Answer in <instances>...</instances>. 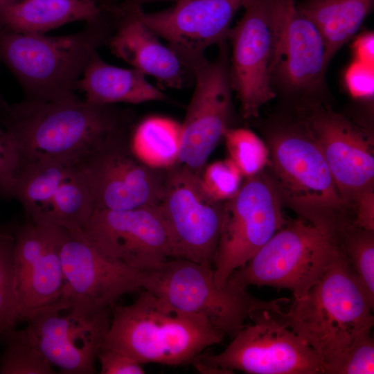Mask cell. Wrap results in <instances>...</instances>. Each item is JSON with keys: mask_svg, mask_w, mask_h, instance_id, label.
I'll return each mask as SVG.
<instances>
[{"mask_svg": "<svg viewBox=\"0 0 374 374\" xmlns=\"http://www.w3.org/2000/svg\"><path fill=\"white\" fill-rule=\"evenodd\" d=\"M5 102L2 100V98L0 97V109L4 105Z\"/></svg>", "mask_w": 374, "mask_h": 374, "instance_id": "cell-41", "label": "cell"}, {"mask_svg": "<svg viewBox=\"0 0 374 374\" xmlns=\"http://www.w3.org/2000/svg\"><path fill=\"white\" fill-rule=\"evenodd\" d=\"M269 162L279 194L314 224L339 237L352 222L324 157L305 123L275 130L269 139Z\"/></svg>", "mask_w": 374, "mask_h": 374, "instance_id": "cell-5", "label": "cell"}, {"mask_svg": "<svg viewBox=\"0 0 374 374\" xmlns=\"http://www.w3.org/2000/svg\"><path fill=\"white\" fill-rule=\"evenodd\" d=\"M373 4L374 0H305L296 6L320 33L327 66L360 28Z\"/></svg>", "mask_w": 374, "mask_h": 374, "instance_id": "cell-24", "label": "cell"}, {"mask_svg": "<svg viewBox=\"0 0 374 374\" xmlns=\"http://www.w3.org/2000/svg\"><path fill=\"white\" fill-rule=\"evenodd\" d=\"M0 123L22 162L49 158L74 164L126 127L113 105H96L75 94L5 103L0 109Z\"/></svg>", "mask_w": 374, "mask_h": 374, "instance_id": "cell-2", "label": "cell"}, {"mask_svg": "<svg viewBox=\"0 0 374 374\" xmlns=\"http://www.w3.org/2000/svg\"><path fill=\"white\" fill-rule=\"evenodd\" d=\"M156 1H165V0H130L129 1L134 4L141 5L144 3H148V2ZM171 1H177L179 0H171Z\"/></svg>", "mask_w": 374, "mask_h": 374, "instance_id": "cell-40", "label": "cell"}, {"mask_svg": "<svg viewBox=\"0 0 374 374\" xmlns=\"http://www.w3.org/2000/svg\"><path fill=\"white\" fill-rule=\"evenodd\" d=\"M18 0H0V12Z\"/></svg>", "mask_w": 374, "mask_h": 374, "instance_id": "cell-39", "label": "cell"}, {"mask_svg": "<svg viewBox=\"0 0 374 374\" xmlns=\"http://www.w3.org/2000/svg\"><path fill=\"white\" fill-rule=\"evenodd\" d=\"M223 138L229 158L236 165L243 177L259 174L268 164L269 148L251 130L229 127Z\"/></svg>", "mask_w": 374, "mask_h": 374, "instance_id": "cell-29", "label": "cell"}, {"mask_svg": "<svg viewBox=\"0 0 374 374\" xmlns=\"http://www.w3.org/2000/svg\"><path fill=\"white\" fill-rule=\"evenodd\" d=\"M64 285L56 301L81 314L111 309L121 296L143 289V272L114 261L80 231L66 230L61 247Z\"/></svg>", "mask_w": 374, "mask_h": 374, "instance_id": "cell-13", "label": "cell"}, {"mask_svg": "<svg viewBox=\"0 0 374 374\" xmlns=\"http://www.w3.org/2000/svg\"><path fill=\"white\" fill-rule=\"evenodd\" d=\"M373 307L342 254L287 311L269 312L317 353L323 374H335L350 349L371 335Z\"/></svg>", "mask_w": 374, "mask_h": 374, "instance_id": "cell-1", "label": "cell"}, {"mask_svg": "<svg viewBox=\"0 0 374 374\" xmlns=\"http://www.w3.org/2000/svg\"><path fill=\"white\" fill-rule=\"evenodd\" d=\"M95 211L93 197L75 165L73 173L59 187L38 224L81 230Z\"/></svg>", "mask_w": 374, "mask_h": 374, "instance_id": "cell-27", "label": "cell"}, {"mask_svg": "<svg viewBox=\"0 0 374 374\" xmlns=\"http://www.w3.org/2000/svg\"><path fill=\"white\" fill-rule=\"evenodd\" d=\"M0 364L1 374H53V367L28 341L21 330H12Z\"/></svg>", "mask_w": 374, "mask_h": 374, "instance_id": "cell-30", "label": "cell"}, {"mask_svg": "<svg viewBox=\"0 0 374 374\" xmlns=\"http://www.w3.org/2000/svg\"><path fill=\"white\" fill-rule=\"evenodd\" d=\"M111 309L81 314L55 303L28 318L21 330L60 373L93 374L109 327Z\"/></svg>", "mask_w": 374, "mask_h": 374, "instance_id": "cell-15", "label": "cell"}, {"mask_svg": "<svg viewBox=\"0 0 374 374\" xmlns=\"http://www.w3.org/2000/svg\"><path fill=\"white\" fill-rule=\"evenodd\" d=\"M219 46L215 60L193 68L194 91L181 124L179 163L199 175L229 127L233 90L227 48L224 42Z\"/></svg>", "mask_w": 374, "mask_h": 374, "instance_id": "cell-16", "label": "cell"}, {"mask_svg": "<svg viewBox=\"0 0 374 374\" xmlns=\"http://www.w3.org/2000/svg\"><path fill=\"white\" fill-rule=\"evenodd\" d=\"M344 80L353 98L364 100L373 98L374 66L353 60L345 71Z\"/></svg>", "mask_w": 374, "mask_h": 374, "instance_id": "cell-35", "label": "cell"}, {"mask_svg": "<svg viewBox=\"0 0 374 374\" xmlns=\"http://www.w3.org/2000/svg\"><path fill=\"white\" fill-rule=\"evenodd\" d=\"M221 353L198 355L191 364L202 373L323 374L314 350L278 322L269 311L258 310Z\"/></svg>", "mask_w": 374, "mask_h": 374, "instance_id": "cell-8", "label": "cell"}, {"mask_svg": "<svg viewBox=\"0 0 374 374\" xmlns=\"http://www.w3.org/2000/svg\"><path fill=\"white\" fill-rule=\"evenodd\" d=\"M354 60L374 66V34L369 31L357 36L352 44Z\"/></svg>", "mask_w": 374, "mask_h": 374, "instance_id": "cell-38", "label": "cell"}, {"mask_svg": "<svg viewBox=\"0 0 374 374\" xmlns=\"http://www.w3.org/2000/svg\"><path fill=\"white\" fill-rule=\"evenodd\" d=\"M281 203L272 178L262 172L245 178L237 193L224 202L213 265L215 280L220 287H224L230 275L287 223Z\"/></svg>", "mask_w": 374, "mask_h": 374, "instance_id": "cell-10", "label": "cell"}, {"mask_svg": "<svg viewBox=\"0 0 374 374\" xmlns=\"http://www.w3.org/2000/svg\"><path fill=\"white\" fill-rule=\"evenodd\" d=\"M20 154L12 139L0 126V196L12 198L16 175L21 164Z\"/></svg>", "mask_w": 374, "mask_h": 374, "instance_id": "cell-33", "label": "cell"}, {"mask_svg": "<svg viewBox=\"0 0 374 374\" xmlns=\"http://www.w3.org/2000/svg\"><path fill=\"white\" fill-rule=\"evenodd\" d=\"M87 101L100 105L164 101L167 96L139 71L112 65L96 53L76 84Z\"/></svg>", "mask_w": 374, "mask_h": 374, "instance_id": "cell-22", "label": "cell"}, {"mask_svg": "<svg viewBox=\"0 0 374 374\" xmlns=\"http://www.w3.org/2000/svg\"><path fill=\"white\" fill-rule=\"evenodd\" d=\"M93 197L95 210L123 211L158 206L167 169L152 168L132 152L127 127L75 163Z\"/></svg>", "mask_w": 374, "mask_h": 374, "instance_id": "cell-11", "label": "cell"}, {"mask_svg": "<svg viewBox=\"0 0 374 374\" xmlns=\"http://www.w3.org/2000/svg\"><path fill=\"white\" fill-rule=\"evenodd\" d=\"M143 289L175 309L205 317L231 338L253 312L276 311L289 301L285 298L262 301L246 289L229 284L220 287L213 267L181 258H170L143 272Z\"/></svg>", "mask_w": 374, "mask_h": 374, "instance_id": "cell-7", "label": "cell"}, {"mask_svg": "<svg viewBox=\"0 0 374 374\" xmlns=\"http://www.w3.org/2000/svg\"><path fill=\"white\" fill-rule=\"evenodd\" d=\"M374 373V340L369 335L357 342L347 353L335 374Z\"/></svg>", "mask_w": 374, "mask_h": 374, "instance_id": "cell-34", "label": "cell"}, {"mask_svg": "<svg viewBox=\"0 0 374 374\" xmlns=\"http://www.w3.org/2000/svg\"><path fill=\"white\" fill-rule=\"evenodd\" d=\"M327 67L326 47L318 29L294 1L285 0L271 75L274 90L315 93L323 86Z\"/></svg>", "mask_w": 374, "mask_h": 374, "instance_id": "cell-20", "label": "cell"}, {"mask_svg": "<svg viewBox=\"0 0 374 374\" xmlns=\"http://www.w3.org/2000/svg\"><path fill=\"white\" fill-rule=\"evenodd\" d=\"M126 305H114L102 346L122 351L141 364H191L224 334L205 317L179 311L142 289Z\"/></svg>", "mask_w": 374, "mask_h": 374, "instance_id": "cell-3", "label": "cell"}, {"mask_svg": "<svg viewBox=\"0 0 374 374\" xmlns=\"http://www.w3.org/2000/svg\"><path fill=\"white\" fill-rule=\"evenodd\" d=\"M80 232L109 258L141 272L173 258L170 234L159 206L95 210Z\"/></svg>", "mask_w": 374, "mask_h": 374, "instance_id": "cell-14", "label": "cell"}, {"mask_svg": "<svg viewBox=\"0 0 374 374\" xmlns=\"http://www.w3.org/2000/svg\"><path fill=\"white\" fill-rule=\"evenodd\" d=\"M140 5L128 1L118 8L117 21L106 42L111 52L163 87L181 88L193 71L140 19Z\"/></svg>", "mask_w": 374, "mask_h": 374, "instance_id": "cell-21", "label": "cell"}, {"mask_svg": "<svg viewBox=\"0 0 374 374\" xmlns=\"http://www.w3.org/2000/svg\"><path fill=\"white\" fill-rule=\"evenodd\" d=\"M109 34L101 17L66 35L1 32L0 60L27 99H58L75 94L77 82Z\"/></svg>", "mask_w": 374, "mask_h": 374, "instance_id": "cell-4", "label": "cell"}, {"mask_svg": "<svg viewBox=\"0 0 374 374\" xmlns=\"http://www.w3.org/2000/svg\"><path fill=\"white\" fill-rule=\"evenodd\" d=\"M247 1L179 0L159 12H144L140 6L138 12L142 21L193 71L208 47L228 39L233 17Z\"/></svg>", "mask_w": 374, "mask_h": 374, "instance_id": "cell-18", "label": "cell"}, {"mask_svg": "<svg viewBox=\"0 0 374 374\" xmlns=\"http://www.w3.org/2000/svg\"><path fill=\"white\" fill-rule=\"evenodd\" d=\"M285 1L248 0L243 16L229 33L230 82L246 119L257 117L276 95L271 75Z\"/></svg>", "mask_w": 374, "mask_h": 374, "instance_id": "cell-9", "label": "cell"}, {"mask_svg": "<svg viewBox=\"0 0 374 374\" xmlns=\"http://www.w3.org/2000/svg\"><path fill=\"white\" fill-rule=\"evenodd\" d=\"M75 165L49 158L21 162L12 198L21 203L28 220L39 222L60 185L73 173Z\"/></svg>", "mask_w": 374, "mask_h": 374, "instance_id": "cell-25", "label": "cell"}, {"mask_svg": "<svg viewBox=\"0 0 374 374\" xmlns=\"http://www.w3.org/2000/svg\"><path fill=\"white\" fill-rule=\"evenodd\" d=\"M97 359L101 374H142L143 365L129 355L110 348L101 346Z\"/></svg>", "mask_w": 374, "mask_h": 374, "instance_id": "cell-36", "label": "cell"}, {"mask_svg": "<svg viewBox=\"0 0 374 374\" xmlns=\"http://www.w3.org/2000/svg\"><path fill=\"white\" fill-rule=\"evenodd\" d=\"M181 126L163 116L143 119L129 136L130 148L143 163L168 169L179 163Z\"/></svg>", "mask_w": 374, "mask_h": 374, "instance_id": "cell-26", "label": "cell"}, {"mask_svg": "<svg viewBox=\"0 0 374 374\" xmlns=\"http://www.w3.org/2000/svg\"><path fill=\"white\" fill-rule=\"evenodd\" d=\"M100 17L95 0H18L0 12V33L44 34L68 23Z\"/></svg>", "mask_w": 374, "mask_h": 374, "instance_id": "cell-23", "label": "cell"}, {"mask_svg": "<svg viewBox=\"0 0 374 374\" xmlns=\"http://www.w3.org/2000/svg\"><path fill=\"white\" fill-rule=\"evenodd\" d=\"M96 1V0H95Z\"/></svg>", "mask_w": 374, "mask_h": 374, "instance_id": "cell-43", "label": "cell"}, {"mask_svg": "<svg viewBox=\"0 0 374 374\" xmlns=\"http://www.w3.org/2000/svg\"><path fill=\"white\" fill-rule=\"evenodd\" d=\"M340 253L337 237L300 217L276 232L230 275L226 284L241 289L251 285L287 289L294 299L301 298Z\"/></svg>", "mask_w": 374, "mask_h": 374, "instance_id": "cell-6", "label": "cell"}, {"mask_svg": "<svg viewBox=\"0 0 374 374\" xmlns=\"http://www.w3.org/2000/svg\"><path fill=\"white\" fill-rule=\"evenodd\" d=\"M355 217L353 224L360 229L374 231V193L373 187L359 193L355 198Z\"/></svg>", "mask_w": 374, "mask_h": 374, "instance_id": "cell-37", "label": "cell"}, {"mask_svg": "<svg viewBox=\"0 0 374 374\" xmlns=\"http://www.w3.org/2000/svg\"><path fill=\"white\" fill-rule=\"evenodd\" d=\"M305 124L346 203L373 187L372 143L359 127L344 116L326 109L314 112Z\"/></svg>", "mask_w": 374, "mask_h": 374, "instance_id": "cell-19", "label": "cell"}, {"mask_svg": "<svg viewBox=\"0 0 374 374\" xmlns=\"http://www.w3.org/2000/svg\"><path fill=\"white\" fill-rule=\"evenodd\" d=\"M293 1H295V0H293Z\"/></svg>", "mask_w": 374, "mask_h": 374, "instance_id": "cell-42", "label": "cell"}, {"mask_svg": "<svg viewBox=\"0 0 374 374\" xmlns=\"http://www.w3.org/2000/svg\"><path fill=\"white\" fill-rule=\"evenodd\" d=\"M200 179L208 194L220 202L234 196L243 182L241 172L229 157L204 166Z\"/></svg>", "mask_w": 374, "mask_h": 374, "instance_id": "cell-32", "label": "cell"}, {"mask_svg": "<svg viewBox=\"0 0 374 374\" xmlns=\"http://www.w3.org/2000/svg\"><path fill=\"white\" fill-rule=\"evenodd\" d=\"M340 250L374 307V235L368 231L348 225L339 238Z\"/></svg>", "mask_w": 374, "mask_h": 374, "instance_id": "cell-28", "label": "cell"}, {"mask_svg": "<svg viewBox=\"0 0 374 374\" xmlns=\"http://www.w3.org/2000/svg\"><path fill=\"white\" fill-rule=\"evenodd\" d=\"M223 204L208 194L199 173L180 163L167 169L158 206L170 234L173 258L213 267Z\"/></svg>", "mask_w": 374, "mask_h": 374, "instance_id": "cell-12", "label": "cell"}, {"mask_svg": "<svg viewBox=\"0 0 374 374\" xmlns=\"http://www.w3.org/2000/svg\"><path fill=\"white\" fill-rule=\"evenodd\" d=\"M66 229L26 222L16 231L12 259L17 321L55 303L64 285L61 247Z\"/></svg>", "mask_w": 374, "mask_h": 374, "instance_id": "cell-17", "label": "cell"}, {"mask_svg": "<svg viewBox=\"0 0 374 374\" xmlns=\"http://www.w3.org/2000/svg\"><path fill=\"white\" fill-rule=\"evenodd\" d=\"M15 237L0 233V337L18 322L14 292L12 259Z\"/></svg>", "mask_w": 374, "mask_h": 374, "instance_id": "cell-31", "label": "cell"}]
</instances>
